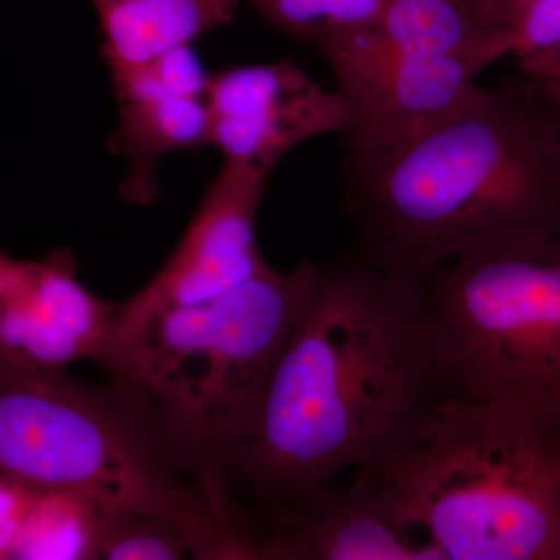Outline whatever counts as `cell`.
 Listing matches in <instances>:
<instances>
[{
	"label": "cell",
	"instance_id": "1",
	"mask_svg": "<svg viewBox=\"0 0 560 560\" xmlns=\"http://www.w3.org/2000/svg\"><path fill=\"white\" fill-rule=\"evenodd\" d=\"M453 399L422 279L390 275L357 253L341 257L320 267L253 430L232 456V497L253 501L260 530L341 471L399 451Z\"/></svg>",
	"mask_w": 560,
	"mask_h": 560
},
{
	"label": "cell",
	"instance_id": "2",
	"mask_svg": "<svg viewBox=\"0 0 560 560\" xmlns=\"http://www.w3.org/2000/svg\"><path fill=\"white\" fill-rule=\"evenodd\" d=\"M355 253L423 279L467 250L560 235V128L536 81L478 86L393 149L346 160Z\"/></svg>",
	"mask_w": 560,
	"mask_h": 560
},
{
	"label": "cell",
	"instance_id": "3",
	"mask_svg": "<svg viewBox=\"0 0 560 560\" xmlns=\"http://www.w3.org/2000/svg\"><path fill=\"white\" fill-rule=\"evenodd\" d=\"M320 267L268 268L213 300L119 305L98 359L149 410L213 503L234 511L228 467L249 436L280 352L311 304Z\"/></svg>",
	"mask_w": 560,
	"mask_h": 560
},
{
	"label": "cell",
	"instance_id": "4",
	"mask_svg": "<svg viewBox=\"0 0 560 560\" xmlns=\"http://www.w3.org/2000/svg\"><path fill=\"white\" fill-rule=\"evenodd\" d=\"M0 475L165 518L189 534L195 559L260 560L246 508L220 510L114 378L86 385L0 355Z\"/></svg>",
	"mask_w": 560,
	"mask_h": 560
},
{
	"label": "cell",
	"instance_id": "5",
	"mask_svg": "<svg viewBox=\"0 0 560 560\" xmlns=\"http://www.w3.org/2000/svg\"><path fill=\"white\" fill-rule=\"evenodd\" d=\"M556 442L521 408L453 399L368 469L445 560H560Z\"/></svg>",
	"mask_w": 560,
	"mask_h": 560
},
{
	"label": "cell",
	"instance_id": "6",
	"mask_svg": "<svg viewBox=\"0 0 560 560\" xmlns=\"http://www.w3.org/2000/svg\"><path fill=\"white\" fill-rule=\"evenodd\" d=\"M422 282L458 399L512 405L560 436V235L467 250Z\"/></svg>",
	"mask_w": 560,
	"mask_h": 560
},
{
	"label": "cell",
	"instance_id": "7",
	"mask_svg": "<svg viewBox=\"0 0 560 560\" xmlns=\"http://www.w3.org/2000/svg\"><path fill=\"white\" fill-rule=\"evenodd\" d=\"M512 54L470 0H388L370 27L320 51L348 110L346 160L393 149L458 109Z\"/></svg>",
	"mask_w": 560,
	"mask_h": 560
},
{
	"label": "cell",
	"instance_id": "8",
	"mask_svg": "<svg viewBox=\"0 0 560 560\" xmlns=\"http://www.w3.org/2000/svg\"><path fill=\"white\" fill-rule=\"evenodd\" d=\"M208 102L210 145L223 161L268 176L291 150L348 125L338 91L324 90L290 58L213 73Z\"/></svg>",
	"mask_w": 560,
	"mask_h": 560
},
{
	"label": "cell",
	"instance_id": "9",
	"mask_svg": "<svg viewBox=\"0 0 560 560\" xmlns=\"http://www.w3.org/2000/svg\"><path fill=\"white\" fill-rule=\"evenodd\" d=\"M117 311L80 282L69 250L40 260L0 253V355L21 366L66 372L97 360Z\"/></svg>",
	"mask_w": 560,
	"mask_h": 560
},
{
	"label": "cell",
	"instance_id": "10",
	"mask_svg": "<svg viewBox=\"0 0 560 560\" xmlns=\"http://www.w3.org/2000/svg\"><path fill=\"white\" fill-rule=\"evenodd\" d=\"M260 560H445L368 467L349 488L313 490L261 526Z\"/></svg>",
	"mask_w": 560,
	"mask_h": 560
},
{
	"label": "cell",
	"instance_id": "11",
	"mask_svg": "<svg viewBox=\"0 0 560 560\" xmlns=\"http://www.w3.org/2000/svg\"><path fill=\"white\" fill-rule=\"evenodd\" d=\"M267 173L223 161L219 175L160 272L138 291V307H178L213 300L267 271L256 237Z\"/></svg>",
	"mask_w": 560,
	"mask_h": 560
},
{
	"label": "cell",
	"instance_id": "12",
	"mask_svg": "<svg viewBox=\"0 0 560 560\" xmlns=\"http://www.w3.org/2000/svg\"><path fill=\"white\" fill-rule=\"evenodd\" d=\"M110 70L119 128L109 147L127 162L125 200L149 205L160 190L162 158L210 145L208 94L165 57Z\"/></svg>",
	"mask_w": 560,
	"mask_h": 560
},
{
	"label": "cell",
	"instance_id": "13",
	"mask_svg": "<svg viewBox=\"0 0 560 560\" xmlns=\"http://www.w3.org/2000/svg\"><path fill=\"white\" fill-rule=\"evenodd\" d=\"M97 13L109 69L138 66L194 46L232 24L241 0H90Z\"/></svg>",
	"mask_w": 560,
	"mask_h": 560
},
{
	"label": "cell",
	"instance_id": "14",
	"mask_svg": "<svg viewBox=\"0 0 560 560\" xmlns=\"http://www.w3.org/2000/svg\"><path fill=\"white\" fill-rule=\"evenodd\" d=\"M102 508L72 490H40L11 560L98 559Z\"/></svg>",
	"mask_w": 560,
	"mask_h": 560
},
{
	"label": "cell",
	"instance_id": "15",
	"mask_svg": "<svg viewBox=\"0 0 560 560\" xmlns=\"http://www.w3.org/2000/svg\"><path fill=\"white\" fill-rule=\"evenodd\" d=\"M242 2V0H241ZM272 31L316 54L350 33L370 27L388 0H245Z\"/></svg>",
	"mask_w": 560,
	"mask_h": 560
},
{
	"label": "cell",
	"instance_id": "16",
	"mask_svg": "<svg viewBox=\"0 0 560 560\" xmlns=\"http://www.w3.org/2000/svg\"><path fill=\"white\" fill-rule=\"evenodd\" d=\"M195 559L189 534L175 523L128 508L103 504L98 559Z\"/></svg>",
	"mask_w": 560,
	"mask_h": 560
},
{
	"label": "cell",
	"instance_id": "17",
	"mask_svg": "<svg viewBox=\"0 0 560 560\" xmlns=\"http://www.w3.org/2000/svg\"><path fill=\"white\" fill-rule=\"evenodd\" d=\"M560 44V0H533L512 32V54L533 60Z\"/></svg>",
	"mask_w": 560,
	"mask_h": 560
},
{
	"label": "cell",
	"instance_id": "18",
	"mask_svg": "<svg viewBox=\"0 0 560 560\" xmlns=\"http://www.w3.org/2000/svg\"><path fill=\"white\" fill-rule=\"evenodd\" d=\"M40 489L0 475V560H11Z\"/></svg>",
	"mask_w": 560,
	"mask_h": 560
},
{
	"label": "cell",
	"instance_id": "19",
	"mask_svg": "<svg viewBox=\"0 0 560 560\" xmlns=\"http://www.w3.org/2000/svg\"><path fill=\"white\" fill-rule=\"evenodd\" d=\"M530 2L533 0H470L489 27L508 35L514 32L515 24Z\"/></svg>",
	"mask_w": 560,
	"mask_h": 560
},
{
	"label": "cell",
	"instance_id": "20",
	"mask_svg": "<svg viewBox=\"0 0 560 560\" xmlns=\"http://www.w3.org/2000/svg\"><path fill=\"white\" fill-rule=\"evenodd\" d=\"M536 83L539 84L545 97L550 102L552 113H555L560 128V81H550V83H539V81H536Z\"/></svg>",
	"mask_w": 560,
	"mask_h": 560
},
{
	"label": "cell",
	"instance_id": "21",
	"mask_svg": "<svg viewBox=\"0 0 560 560\" xmlns=\"http://www.w3.org/2000/svg\"><path fill=\"white\" fill-rule=\"evenodd\" d=\"M556 470H558L560 486V436H558V442H556Z\"/></svg>",
	"mask_w": 560,
	"mask_h": 560
}]
</instances>
